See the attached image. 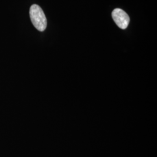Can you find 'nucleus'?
Segmentation results:
<instances>
[{
	"mask_svg": "<svg viewBox=\"0 0 157 157\" xmlns=\"http://www.w3.org/2000/svg\"><path fill=\"white\" fill-rule=\"evenodd\" d=\"M113 20L119 28L126 29L130 22L129 15L120 8L115 9L112 12Z\"/></svg>",
	"mask_w": 157,
	"mask_h": 157,
	"instance_id": "nucleus-2",
	"label": "nucleus"
},
{
	"mask_svg": "<svg viewBox=\"0 0 157 157\" xmlns=\"http://www.w3.org/2000/svg\"><path fill=\"white\" fill-rule=\"evenodd\" d=\"M30 17L34 26L40 32L45 30L47 25V18L40 6L33 4L30 8Z\"/></svg>",
	"mask_w": 157,
	"mask_h": 157,
	"instance_id": "nucleus-1",
	"label": "nucleus"
}]
</instances>
